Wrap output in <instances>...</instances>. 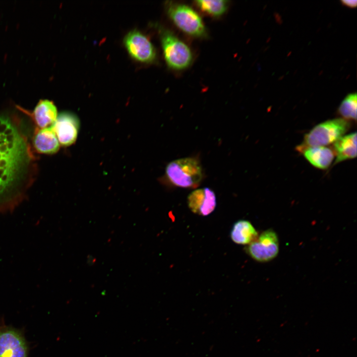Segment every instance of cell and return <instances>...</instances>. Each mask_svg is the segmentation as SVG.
<instances>
[{
    "mask_svg": "<svg viewBox=\"0 0 357 357\" xmlns=\"http://www.w3.org/2000/svg\"><path fill=\"white\" fill-rule=\"evenodd\" d=\"M26 152L20 133L9 119L0 117V213L14 207L8 194L21 172Z\"/></svg>",
    "mask_w": 357,
    "mask_h": 357,
    "instance_id": "1",
    "label": "cell"
},
{
    "mask_svg": "<svg viewBox=\"0 0 357 357\" xmlns=\"http://www.w3.org/2000/svg\"><path fill=\"white\" fill-rule=\"evenodd\" d=\"M349 121L343 118L327 120L320 123L306 133L297 150L302 153L305 149L313 147L325 146L334 143L349 130Z\"/></svg>",
    "mask_w": 357,
    "mask_h": 357,
    "instance_id": "2",
    "label": "cell"
},
{
    "mask_svg": "<svg viewBox=\"0 0 357 357\" xmlns=\"http://www.w3.org/2000/svg\"><path fill=\"white\" fill-rule=\"evenodd\" d=\"M159 33L164 57L168 66L176 70L189 67L192 63L193 55L188 46L166 28L160 27Z\"/></svg>",
    "mask_w": 357,
    "mask_h": 357,
    "instance_id": "3",
    "label": "cell"
},
{
    "mask_svg": "<svg viewBox=\"0 0 357 357\" xmlns=\"http://www.w3.org/2000/svg\"><path fill=\"white\" fill-rule=\"evenodd\" d=\"M166 9L171 21L185 34L198 38L207 36L206 27L201 17L191 7L168 1L166 4Z\"/></svg>",
    "mask_w": 357,
    "mask_h": 357,
    "instance_id": "4",
    "label": "cell"
},
{
    "mask_svg": "<svg viewBox=\"0 0 357 357\" xmlns=\"http://www.w3.org/2000/svg\"><path fill=\"white\" fill-rule=\"evenodd\" d=\"M166 175L174 185L192 188L197 186L201 182L203 172L197 159L185 157L170 162L166 166Z\"/></svg>",
    "mask_w": 357,
    "mask_h": 357,
    "instance_id": "5",
    "label": "cell"
},
{
    "mask_svg": "<svg viewBox=\"0 0 357 357\" xmlns=\"http://www.w3.org/2000/svg\"><path fill=\"white\" fill-rule=\"evenodd\" d=\"M246 251L256 261L266 262L272 260L277 256L279 251L277 233L272 229L263 231L248 244Z\"/></svg>",
    "mask_w": 357,
    "mask_h": 357,
    "instance_id": "6",
    "label": "cell"
},
{
    "mask_svg": "<svg viewBox=\"0 0 357 357\" xmlns=\"http://www.w3.org/2000/svg\"><path fill=\"white\" fill-rule=\"evenodd\" d=\"M124 44L129 55L135 60L145 63H151L156 59L153 44L146 35L133 30L124 38Z\"/></svg>",
    "mask_w": 357,
    "mask_h": 357,
    "instance_id": "7",
    "label": "cell"
},
{
    "mask_svg": "<svg viewBox=\"0 0 357 357\" xmlns=\"http://www.w3.org/2000/svg\"><path fill=\"white\" fill-rule=\"evenodd\" d=\"M60 144L64 146L72 144L76 140L79 120L74 114L67 112L60 113L52 126Z\"/></svg>",
    "mask_w": 357,
    "mask_h": 357,
    "instance_id": "8",
    "label": "cell"
},
{
    "mask_svg": "<svg viewBox=\"0 0 357 357\" xmlns=\"http://www.w3.org/2000/svg\"><path fill=\"white\" fill-rule=\"evenodd\" d=\"M27 348L24 339L13 329L0 331V357H27Z\"/></svg>",
    "mask_w": 357,
    "mask_h": 357,
    "instance_id": "9",
    "label": "cell"
},
{
    "mask_svg": "<svg viewBox=\"0 0 357 357\" xmlns=\"http://www.w3.org/2000/svg\"><path fill=\"white\" fill-rule=\"evenodd\" d=\"M187 202L192 212L205 216L215 210L216 197L212 189L204 187L192 191L187 196Z\"/></svg>",
    "mask_w": 357,
    "mask_h": 357,
    "instance_id": "10",
    "label": "cell"
},
{
    "mask_svg": "<svg viewBox=\"0 0 357 357\" xmlns=\"http://www.w3.org/2000/svg\"><path fill=\"white\" fill-rule=\"evenodd\" d=\"M18 108L30 116L39 129L52 126L58 117L56 106L52 101L48 100H40L32 112L20 107Z\"/></svg>",
    "mask_w": 357,
    "mask_h": 357,
    "instance_id": "11",
    "label": "cell"
},
{
    "mask_svg": "<svg viewBox=\"0 0 357 357\" xmlns=\"http://www.w3.org/2000/svg\"><path fill=\"white\" fill-rule=\"evenodd\" d=\"M37 129L33 140V144L36 150L46 154L57 152L60 148V144L52 127Z\"/></svg>",
    "mask_w": 357,
    "mask_h": 357,
    "instance_id": "12",
    "label": "cell"
},
{
    "mask_svg": "<svg viewBox=\"0 0 357 357\" xmlns=\"http://www.w3.org/2000/svg\"><path fill=\"white\" fill-rule=\"evenodd\" d=\"M301 153L312 166L320 169H327L335 156L333 149L325 146L309 147Z\"/></svg>",
    "mask_w": 357,
    "mask_h": 357,
    "instance_id": "13",
    "label": "cell"
},
{
    "mask_svg": "<svg viewBox=\"0 0 357 357\" xmlns=\"http://www.w3.org/2000/svg\"><path fill=\"white\" fill-rule=\"evenodd\" d=\"M335 164L357 156V132L343 136L334 143Z\"/></svg>",
    "mask_w": 357,
    "mask_h": 357,
    "instance_id": "14",
    "label": "cell"
},
{
    "mask_svg": "<svg viewBox=\"0 0 357 357\" xmlns=\"http://www.w3.org/2000/svg\"><path fill=\"white\" fill-rule=\"evenodd\" d=\"M232 240L239 244H249L258 237V233L248 221L241 220L235 223L231 232Z\"/></svg>",
    "mask_w": 357,
    "mask_h": 357,
    "instance_id": "15",
    "label": "cell"
},
{
    "mask_svg": "<svg viewBox=\"0 0 357 357\" xmlns=\"http://www.w3.org/2000/svg\"><path fill=\"white\" fill-rule=\"evenodd\" d=\"M196 6L203 12L214 17H218L223 15L228 7V1L216 0H196Z\"/></svg>",
    "mask_w": 357,
    "mask_h": 357,
    "instance_id": "16",
    "label": "cell"
},
{
    "mask_svg": "<svg viewBox=\"0 0 357 357\" xmlns=\"http://www.w3.org/2000/svg\"><path fill=\"white\" fill-rule=\"evenodd\" d=\"M357 95L356 93L348 95L338 108V113L347 120L357 119Z\"/></svg>",
    "mask_w": 357,
    "mask_h": 357,
    "instance_id": "17",
    "label": "cell"
},
{
    "mask_svg": "<svg viewBox=\"0 0 357 357\" xmlns=\"http://www.w3.org/2000/svg\"><path fill=\"white\" fill-rule=\"evenodd\" d=\"M341 2L342 4L350 8L356 7L357 5L356 0H342Z\"/></svg>",
    "mask_w": 357,
    "mask_h": 357,
    "instance_id": "18",
    "label": "cell"
}]
</instances>
